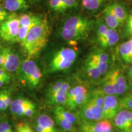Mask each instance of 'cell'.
Here are the masks:
<instances>
[{
    "mask_svg": "<svg viewBox=\"0 0 132 132\" xmlns=\"http://www.w3.org/2000/svg\"><path fill=\"white\" fill-rule=\"evenodd\" d=\"M49 34L48 23L45 19H42L29 29L25 39L21 44L29 57L35 56L45 47Z\"/></svg>",
    "mask_w": 132,
    "mask_h": 132,
    "instance_id": "6da1fadb",
    "label": "cell"
},
{
    "mask_svg": "<svg viewBox=\"0 0 132 132\" xmlns=\"http://www.w3.org/2000/svg\"><path fill=\"white\" fill-rule=\"evenodd\" d=\"M92 26V21L86 17L71 16L64 22L61 30V36L66 41L78 42L89 35Z\"/></svg>",
    "mask_w": 132,
    "mask_h": 132,
    "instance_id": "7a4b0ae2",
    "label": "cell"
},
{
    "mask_svg": "<svg viewBox=\"0 0 132 132\" xmlns=\"http://www.w3.org/2000/svg\"><path fill=\"white\" fill-rule=\"evenodd\" d=\"M105 94L101 89L90 92L87 102L80 108L79 118L81 122L97 121L103 119L102 107Z\"/></svg>",
    "mask_w": 132,
    "mask_h": 132,
    "instance_id": "3957f363",
    "label": "cell"
},
{
    "mask_svg": "<svg viewBox=\"0 0 132 132\" xmlns=\"http://www.w3.org/2000/svg\"><path fill=\"white\" fill-rule=\"evenodd\" d=\"M77 52L71 48H62L54 54L51 61L50 67L52 72L69 69L75 62Z\"/></svg>",
    "mask_w": 132,
    "mask_h": 132,
    "instance_id": "277c9868",
    "label": "cell"
},
{
    "mask_svg": "<svg viewBox=\"0 0 132 132\" xmlns=\"http://www.w3.org/2000/svg\"><path fill=\"white\" fill-rule=\"evenodd\" d=\"M90 92L89 87L82 84L70 87L64 106L69 110H74L78 107L81 108L88 100Z\"/></svg>",
    "mask_w": 132,
    "mask_h": 132,
    "instance_id": "5b68a950",
    "label": "cell"
},
{
    "mask_svg": "<svg viewBox=\"0 0 132 132\" xmlns=\"http://www.w3.org/2000/svg\"><path fill=\"white\" fill-rule=\"evenodd\" d=\"M70 88V84L65 81L59 80L53 83L48 88L47 93L50 103L56 106L65 105Z\"/></svg>",
    "mask_w": 132,
    "mask_h": 132,
    "instance_id": "8992f818",
    "label": "cell"
},
{
    "mask_svg": "<svg viewBox=\"0 0 132 132\" xmlns=\"http://www.w3.org/2000/svg\"><path fill=\"white\" fill-rule=\"evenodd\" d=\"M20 27L19 16L15 13L8 15L7 19L0 24V37L5 41L14 42Z\"/></svg>",
    "mask_w": 132,
    "mask_h": 132,
    "instance_id": "52a82bcc",
    "label": "cell"
},
{
    "mask_svg": "<svg viewBox=\"0 0 132 132\" xmlns=\"http://www.w3.org/2000/svg\"><path fill=\"white\" fill-rule=\"evenodd\" d=\"M21 70L24 78L31 86L35 87L42 78L41 71L34 61L28 59L22 62Z\"/></svg>",
    "mask_w": 132,
    "mask_h": 132,
    "instance_id": "ba28073f",
    "label": "cell"
},
{
    "mask_svg": "<svg viewBox=\"0 0 132 132\" xmlns=\"http://www.w3.org/2000/svg\"><path fill=\"white\" fill-rule=\"evenodd\" d=\"M81 132H114V125L111 120L102 119L97 121L81 122Z\"/></svg>",
    "mask_w": 132,
    "mask_h": 132,
    "instance_id": "9c48e42d",
    "label": "cell"
},
{
    "mask_svg": "<svg viewBox=\"0 0 132 132\" xmlns=\"http://www.w3.org/2000/svg\"><path fill=\"white\" fill-rule=\"evenodd\" d=\"M114 127L119 132H132V111L120 110L113 119Z\"/></svg>",
    "mask_w": 132,
    "mask_h": 132,
    "instance_id": "30bf717a",
    "label": "cell"
},
{
    "mask_svg": "<svg viewBox=\"0 0 132 132\" xmlns=\"http://www.w3.org/2000/svg\"><path fill=\"white\" fill-rule=\"evenodd\" d=\"M119 111V100L115 95H105L102 107L104 119L112 120Z\"/></svg>",
    "mask_w": 132,
    "mask_h": 132,
    "instance_id": "8fae6325",
    "label": "cell"
},
{
    "mask_svg": "<svg viewBox=\"0 0 132 132\" xmlns=\"http://www.w3.org/2000/svg\"><path fill=\"white\" fill-rule=\"evenodd\" d=\"M114 87L116 96L123 94L129 89L127 80L120 69H114Z\"/></svg>",
    "mask_w": 132,
    "mask_h": 132,
    "instance_id": "7c38bea8",
    "label": "cell"
},
{
    "mask_svg": "<svg viewBox=\"0 0 132 132\" xmlns=\"http://www.w3.org/2000/svg\"><path fill=\"white\" fill-rule=\"evenodd\" d=\"M20 65L19 57L9 48H6V57L1 68L9 72H14L17 70Z\"/></svg>",
    "mask_w": 132,
    "mask_h": 132,
    "instance_id": "4fadbf2b",
    "label": "cell"
},
{
    "mask_svg": "<svg viewBox=\"0 0 132 132\" xmlns=\"http://www.w3.org/2000/svg\"><path fill=\"white\" fill-rule=\"evenodd\" d=\"M99 45L103 48L111 47L119 40V36L115 29L108 28L103 36L97 39Z\"/></svg>",
    "mask_w": 132,
    "mask_h": 132,
    "instance_id": "5bb4252c",
    "label": "cell"
},
{
    "mask_svg": "<svg viewBox=\"0 0 132 132\" xmlns=\"http://www.w3.org/2000/svg\"><path fill=\"white\" fill-rule=\"evenodd\" d=\"M101 89L105 95H115L114 69L109 71L105 76L101 84Z\"/></svg>",
    "mask_w": 132,
    "mask_h": 132,
    "instance_id": "9a60e30c",
    "label": "cell"
},
{
    "mask_svg": "<svg viewBox=\"0 0 132 132\" xmlns=\"http://www.w3.org/2000/svg\"><path fill=\"white\" fill-rule=\"evenodd\" d=\"M119 53L122 60L127 64H132V39L120 45Z\"/></svg>",
    "mask_w": 132,
    "mask_h": 132,
    "instance_id": "2e32d148",
    "label": "cell"
},
{
    "mask_svg": "<svg viewBox=\"0 0 132 132\" xmlns=\"http://www.w3.org/2000/svg\"><path fill=\"white\" fill-rule=\"evenodd\" d=\"M54 116H58L61 118L67 120L70 123H77L78 121L79 117L76 116L72 112L69 111L67 109L64 108L62 106H56L54 110Z\"/></svg>",
    "mask_w": 132,
    "mask_h": 132,
    "instance_id": "e0dca14e",
    "label": "cell"
},
{
    "mask_svg": "<svg viewBox=\"0 0 132 132\" xmlns=\"http://www.w3.org/2000/svg\"><path fill=\"white\" fill-rule=\"evenodd\" d=\"M31 103L32 102L28 99L17 98L12 102L11 105V110L14 114L23 116L26 107Z\"/></svg>",
    "mask_w": 132,
    "mask_h": 132,
    "instance_id": "ac0fdd59",
    "label": "cell"
},
{
    "mask_svg": "<svg viewBox=\"0 0 132 132\" xmlns=\"http://www.w3.org/2000/svg\"><path fill=\"white\" fill-rule=\"evenodd\" d=\"M4 7L6 11L15 12L19 10L27 9L28 5L26 0H5Z\"/></svg>",
    "mask_w": 132,
    "mask_h": 132,
    "instance_id": "d6986e66",
    "label": "cell"
},
{
    "mask_svg": "<svg viewBox=\"0 0 132 132\" xmlns=\"http://www.w3.org/2000/svg\"><path fill=\"white\" fill-rule=\"evenodd\" d=\"M120 23H123L127 19L128 14L124 6L118 3H114L108 6Z\"/></svg>",
    "mask_w": 132,
    "mask_h": 132,
    "instance_id": "ffe728a7",
    "label": "cell"
},
{
    "mask_svg": "<svg viewBox=\"0 0 132 132\" xmlns=\"http://www.w3.org/2000/svg\"><path fill=\"white\" fill-rule=\"evenodd\" d=\"M103 14L105 24H106V26L109 28L116 29L121 24L108 6H107L105 9Z\"/></svg>",
    "mask_w": 132,
    "mask_h": 132,
    "instance_id": "44dd1931",
    "label": "cell"
},
{
    "mask_svg": "<svg viewBox=\"0 0 132 132\" xmlns=\"http://www.w3.org/2000/svg\"><path fill=\"white\" fill-rule=\"evenodd\" d=\"M39 16L33 15L28 14H22L19 15V20L20 26L24 27H32L41 21Z\"/></svg>",
    "mask_w": 132,
    "mask_h": 132,
    "instance_id": "7402d4cb",
    "label": "cell"
},
{
    "mask_svg": "<svg viewBox=\"0 0 132 132\" xmlns=\"http://www.w3.org/2000/svg\"><path fill=\"white\" fill-rule=\"evenodd\" d=\"M37 124L42 126L48 132H56L54 128V122L49 116L42 114L37 119Z\"/></svg>",
    "mask_w": 132,
    "mask_h": 132,
    "instance_id": "603a6c76",
    "label": "cell"
},
{
    "mask_svg": "<svg viewBox=\"0 0 132 132\" xmlns=\"http://www.w3.org/2000/svg\"><path fill=\"white\" fill-rule=\"evenodd\" d=\"M85 69L89 77L92 79H97L100 78V76H102L95 64L88 58L86 61Z\"/></svg>",
    "mask_w": 132,
    "mask_h": 132,
    "instance_id": "cb8c5ba5",
    "label": "cell"
},
{
    "mask_svg": "<svg viewBox=\"0 0 132 132\" xmlns=\"http://www.w3.org/2000/svg\"><path fill=\"white\" fill-rule=\"evenodd\" d=\"M89 57L97 62H109L108 54L102 50H95L90 54Z\"/></svg>",
    "mask_w": 132,
    "mask_h": 132,
    "instance_id": "d4e9b609",
    "label": "cell"
},
{
    "mask_svg": "<svg viewBox=\"0 0 132 132\" xmlns=\"http://www.w3.org/2000/svg\"><path fill=\"white\" fill-rule=\"evenodd\" d=\"M55 116L56 121L57 124L60 125V127L62 129L67 131L75 132L76 129L73 123H70V122L67 121V120L61 118L58 116Z\"/></svg>",
    "mask_w": 132,
    "mask_h": 132,
    "instance_id": "484cf974",
    "label": "cell"
},
{
    "mask_svg": "<svg viewBox=\"0 0 132 132\" xmlns=\"http://www.w3.org/2000/svg\"><path fill=\"white\" fill-rule=\"evenodd\" d=\"M105 0H82L84 7L89 11H95L100 7Z\"/></svg>",
    "mask_w": 132,
    "mask_h": 132,
    "instance_id": "4316f807",
    "label": "cell"
},
{
    "mask_svg": "<svg viewBox=\"0 0 132 132\" xmlns=\"http://www.w3.org/2000/svg\"><path fill=\"white\" fill-rule=\"evenodd\" d=\"M128 110L132 111V92L119 100V110Z\"/></svg>",
    "mask_w": 132,
    "mask_h": 132,
    "instance_id": "83f0119b",
    "label": "cell"
},
{
    "mask_svg": "<svg viewBox=\"0 0 132 132\" xmlns=\"http://www.w3.org/2000/svg\"><path fill=\"white\" fill-rule=\"evenodd\" d=\"M0 98L2 101V111H5L8 107L11 106L12 103L10 92L6 90L0 91Z\"/></svg>",
    "mask_w": 132,
    "mask_h": 132,
    "instance_id": "f1b7e54d",
    "label": "cell"
},
{
    "mask_svg": "<svg viewBox=\"0 0 132 132\" xmlns=\"http://www.w3.org/2000/svg\"><path fill=\"white\" fill-rule=\"evenodd\" d=\"M50 7L54 11L57 12H64L63 5L61 0H50Z\"/></svg>",
    "mask_w": 132,
    "mask_h": 132,
    "instance_id": "f546056e",
    "label": "cell"
},
{
    "mask_svg": "<svg viewBox=\"0 0 132 132\" xmlns=\"http://www.w3.org/2000/svg\"><path fill=\"white\" fill-rule=\"evenodd\" d=\"M126 24L125 28V34L127 36L131 37L132 39V13L128 15L126 20Z\"/></svg>",
    "mask_w": 132,
    "mask_h": 132,
    "instance_id": "4dcf8cb0",
    "label": "cell"
},
{
    "mask_svg": "<svg viewBox=\"0 0 132 132\" xmlns=\"http://www.w3.org/2000/svg\"><path fill=\"white\" fill-rule=\"evenodd\" d=\"M64 11L68 9L75 7L78 4L77 0H61Z\"/></svg>",
    "mask_w": 132,
    "mask_h": 132,
    "instance_id": "1f68e13d",
    "label": "cell"
},
{
    "mask_svg": "<svg viewBox=\"0 0 132 132\" xmlns=\"http://www.w3.org/2000/svg\"><path fill=\"white\" fill-rule=\"evenodd\" d=\"M108 27L106 26V24L104 23H100L98 24V27L96 30V34H97V39L100 37L105 34L107 29H108Z\"/></svg>",
    "mask_w": 132,
    "mask_h": 132,
    "instance_id": "d6a6232c",
    "label": "cell"
},
{
    "mask_svg": "<svg viewBox=\"0 0 132 132\" xmlns=\"http://www.w3.org/2000/svg\"><path fill=\"white\" fill-rule=\"evenodd\" d=\"M35 105L33 104L32 102L30 105H29L28 106L26 107L25 110L24 111L23 115L27 117H31L35 113Z\"/></svg>",
    "mask_w": 132,
    "mask_h": 132,
    "instance_id": "836d02e7",
    "label": "cell"
},
{
    "mask_svg": "<svg viewBox=\"0 0 132 132\" xmlns=\"http://www.w3.org/2000/svg\"><path fill=\"white\" fill-rule=\"evenodd\" d=\"M0 79L5 82H9L11 80V77L8 74L7 71L0 67Z\"/></svg>",
    "mask_w": 132,
    "mask_h": 132,
    "instance_id": "e575fe53",
    "label": "cell"
},
{
    "mask_svg": "<svg viewBox=\"0 0 132 132\" xmlns=\"http://www.w3.org/2000/svg\"><path fill=\"white\" fill-rule=\"evenodd\" d=\"M1 129L3 132H13L12 128H11L10 125L6 122H3L0 124Z\"/></svg>",
    "mask_w": 132,
    "mask_h": 132,
    "instance_id": "d590c367",
    "label": "cell"
},
{
    "mask_svg": "<svg viewBox=\"0 0 132 132\" xmlns=\"http://www.w3.org/2000/svg\"><path fill=\"white\" fill-rule=\"evenodd\" d=\"M6 57V48L0 51V67H2Z\"/></svg>",
    "mask_w": 132,
    "mask_h": 132,
    "instance_id": "8d00e7d4",
    "label": "cell"
},
{
    "mask_svg": "<svg viewBox=\"0 0 132 132\" xmlns=\"http://www.w3.org/2000/svg\"><path fill=\"white\" fill-rule=\"evenodd\" d=\"M22 124L23 128L25 132H35L33 130L30 126H29V124L28 123H21Z\"/></svg>",
    "mask_w": 132,
    "mask_h": 132,
    "instance_id": "74e56055",
    "label": "cell"
},
{
    "mask_svg": "<svg viewBox=\"0 0 132 132\" xmlns=\"http://www.w3.org/2000/svg\"><path fill=\"white\" fill-rule=\"evenodd\" d=\"M16 132H25L23 128L21 123H20L16 127Z\"/></svg>",
    "mask_w": 132,
    "mask_h": 132,
    "instance_id": "f35d334b",
    "label": "cell"
},
{
    "mask_svg": "<svg viewBox=\"0 0 132 132\" xmlns=\"http://www.w3.org/2000/svg\"><path fill=\"white\" fill-rule=\"evenodd\" d=\"M36 130H37V132H48L47 130L44 129L42 126L37 124V125H36Z\"/></svg>",
    "mask_w": 132,
    "mask_h": 132,
    "instance_id": "ab89813d",
    "label": "cell"
},
{
    "mask_svg": "<svg viewBox=\"0 0 132 132\" xmlns=\"http://www.w3.org/2000/svg\"><path fill=\"white\" fill-rule=\"evenodd\" d=\"M7 16H8V14L0 15V24L2 23L3 21L7 19Z\"/></svg>",
    "mask_w": 132,
    "mask_h": 132,
    "instance_id": "60d3db41",
    "label": "cell"
},
{
    "mask_svg": "<svg viewBox=\"0 0 132 132\" xmlns=\"http://www.w3.org/2000/svg\"><path fill=\"white\" fill-rule=\"evenodd\" d=\"M7 14L6 10L4 9V7H3L1 5H0V15L1 14Z\"/></svg>",
    "mask_w": 132,
    "mask_h": 132,
    "instance_id": "b9f144b4",
    "label": "cell"
},
{
    "mask_svg": "<svg viewBox=\"0 0 132 132\" xmlns=\"http://www.w3.org/2000/svg\"><path fill=\"white\" fill-rule=\"evenodd\" d=\"M128 76H129L130 78L132 79V67H131L129 69V70H128Z\"/></svg>",
    "mask_w": 132,
    "mask_h": 132,
    "instance_id": "7bdbcfd3",
    "label": "cell"
},
{
    "mask_svg": "<svg viewBox=\"0 0 132 132\" xmlns=\"http://www.w3.org/2000/svg\"><path fill=\"white\" fill-rule=\"evenodd\" d=\"M4 82L0 79V87H2L4 85Z\"/></svg>",
    "mask_w": 132,
    "mask_h": 132,
    "instance_id": "ee69618b",
    "label": "cell"
},
{
    "mask_svg": "<svg viewBox=\"0 0 132 132\" xmlns=\"http://www.w3.org/2000/svg\"><path fill=\"white\" fill-rule=\"evenodd\" d=\"M0 111H2V101L0 98Z\"/></svg>",
    "mask_w": 132,
    "mask_h": 132,
    "instance_id": "f6af8a7d",
    "label": "cell"
},
{
    "mask_svg": "<svg viewBox=\"0 0 132 132\" xmlns=\"http://www.w3.org/2000/svg\"><path fill=\"white\" fill-rule=\"evenodd\" d=\"M0 132H3V131L2 130V129H1V127H0Z\"/></svg>",
    "mask_w": 132,
    "mask_h": 132,
    "instance_id": "bcb514c9",
    "label": "cell"
},
{
    "mask_svg": "<svg viewBox=\"0 0 132 132\" xmlns=\"http://www.w3.org/2000/svg\"><path fill=\"white\" fill-rule=\"evenodd\" d=\"M0 48H1V43H0Z\"/></svg>",
    "mask_w": 132,
    "mask_h": 132,
    "instance_id": "7dc6e473",
    "label": "cell"
},
{
    "mask_svg": "<svg viewBox=\"0 0 132 132\" xmlns=\"http://www.w3.org/2000/svg\"><path fill=\"white\" fill-rule=\"evenodd\" d=\"M131 81H132V79H131Z\"/></svg>",
    "mask_w": 132,
    "mask_h": 132,
    "instance_id": "c3c4849f",
    "label": "cell"
},
{
    "mask_svg": "<svg viewBox=\"0 0 132 132\" xmlns=\"http://www.w3.org/2000/svg\"><path fill=\"white\" fill-rule=\"evenodd\" d=\"M0 1H1V0H0Z\"/></svg>",
    "mask_w": 132,
    "mask_h": 132,
    "instance_id": "681fc988",
    "label": "cell"
}]
</instances>
